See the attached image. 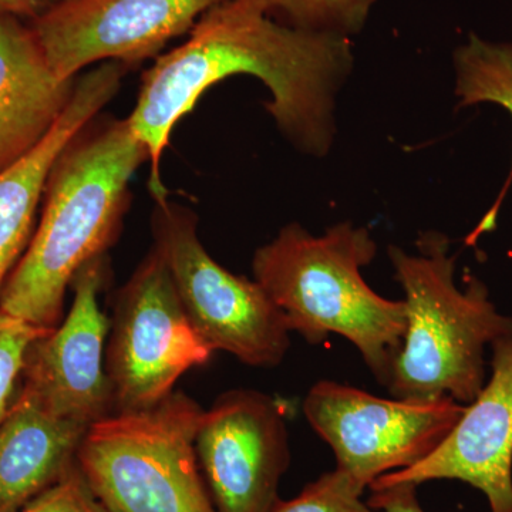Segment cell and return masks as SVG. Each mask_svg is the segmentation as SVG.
<instances>
[{"label":"cell","instance_id":"obj_16","mask_svg":"<svg viewBox=\"0 0 512 512\" xmlns=\"http://www.w3.org/2000/svg\"><path fill=\"white\" fill-rule=\"evenodd\" d=\"M454 64L456 94L460 107L481 103L498 104L512 117V42H488L471 35L463 46L458 47ZM511 184L512 167L500 197L471 238L476 239L478 235L494 227L501 202L504 201Z\"/></svg>","mask_w":512,"mask_h":512},{"label":"cell","instance_id":"obj_13","mask_svg":"<svg viewBox=\"0 0 512 512\" xmlns=\"http://www.w3.org/2000/svg\"><path fill=\"white\" fill-rule=\"evenodd\" d=\"M127 70V64L111 60L77 77L72 99L45 140L0 173V293L29 247L53 164L72 138L116 96Z\"/></svg>","mask_w":512,"mask_h":512},{"label":"cell","instance_id":"obj_22","mask_svg":"<svg viewBox=\"0 0 512 512\" xmlns=\"http://www.w3.org/2000/svg\"><path fill=\"white\" fill-rule=\"evenodd\" d=\"M60 0H0V10L19 16L26 22H32L45 15Z\"/></svg>","mask_w":512,"mask_h":512},{"label":"cell","instance_id":"obj_5","mask_svg":"<svg viewBox=\"0 0 512 512\" xmlns=\"http://www.w3.org/2000/svg\"><path fill=\"white\" fill-rule=\"evenodd\" d=\"M202 410L184 393L96 421L76 464L107 512H217L195 450Z\"/></svg>","mask_w":512,"mask_h":512},{"label":"cell","instance_id":"obj_6","mask_svg":"<svg viewBox=\"0 0 512 512\" xmlns=\"http://www.w3.org/2000/svg\"><path fill=\"white\" fill-rule=\"evenodd\" d=\"M154 201L153 248L198 333L214 352H227L245 365L278 366L291 345L278 306L255 279L232 274L208 254L194 212L168 197Z\"/></svg>","mask_w":512,"mask_h":512},{"label":"cell","instance_id":"obj_19","mask_svg":"<svg viewBox=\"0 0 512 512\" xmlns=\"http://www.w3.org/2000/svg\"><path fill=\"white\" fill-rule=\"evenodd\" d=\"M50 330L0 312V424L8 413L16 380L25 369L30 346Z\"/></svg>","mask_w":512,"mask_h":512},{"label":"cell","instance_id":"obj_10","mask_svg":"<svg viewBox=\"0 0 512 512\" xmlns=\"http://www.w3.org/2000/svg\"><path fill=\"white\" fill-rule=\"evenodd\" d=\"M286 409L255 390L222 394L202 414L195 450L217 512H268L289 463Z\"/></svg>","mask_w":512,"mask_h":512},{"label":"cell","instance_id":"obj_4","mask_svg":"<svg viewBox=\"0 0 512 512\" xmlns=\"http://www.w3.org/2000/svg\"><path fill=\"white\" fill-rule=\"evenodd\" d=\"M389 255L407 325L384 386L399 400L473 403L485 384V348L512 335V318L498 313L478 279L458 288L456 256L444 235L427 232L417 239V254L392 247Z\"/></svg>","mask_w":512,"mask_h":512},{"label":"cell","instance_id":"obj_12","mask_svg":"<svg viewBox=\"0 0 512 512\" xmlns=\"http://www.w3.org/2000/svg\"><path fill=\"white\" fill-rule=\"evenodd\" d=\"M491 349L493 375L443 443L416 466L377 478L370 487L458 480L480 490L491 512H512V335L495 340Z\"/></svg>","mask_w":512,"mask_h":512},{"label":"cell","instance_id":"obj_9","mask_svg":"<svg viewBox=\"0 0 512 512\" xmlns=\"http://www.w3.org/2000/svg\"><path fill=\"white\" fill-rule=\"evenodd\" d=\"M227 0H60L30 26L53 72L74 80L96 63H141Z\"/></svg>","mask_w":512,"mask_h":512},{"label":"cell","instance_id":"obj_11","mask_svg":"<svg viewBox=\"0 0 512 512\" xmlns=\"http://www.w3.org/2000/svg\"><path fill=\"white\" fill-rule=\"evenodd\" d=\"M106 278V255L93 259L74 276L69 315L30 346L26 386L67 419L92 427L113 413L106 370L109 322L99 295Z\"/></svg>","mask_w":512,"mask_h":512},{"label":"cell","instance_id":"obj_20","mask_svg":"<svg viewBox=\"0 0 512 512\" xmlns=\"http://www.w3.org/2000/svg\"><path fill=\"white\" fill-rule=\"evenodd\" d=\"M19 512H107L90 490L77 464Z\"/></svg>","mask_w":512,"mask_h":512},{"label":"cell","instance_id":"obj_21","mask_svg":"<svg viewBox=\"0 0 512 512\" xmlns=\"http://www.w3.org/2000/svg\"><path fill=\"white\" fill-rule=\"evenodd\" d=\"M372 494L366 501L377 512H426L417 500V485L400 483L370 487Z\"/></svg>","mask_w":512,"mask_h":512},{"label":"cell","instance_id":"obj_14","mask_svg":"<svg viewBox=\"0 0 512 512\" xmlns=\"http://www.w3.org/2000/svg\"><path fill=\"white\" fill-rule=\"evenodd\" d=\"M76 79H59L30 23L0 10V173L45 140Z\"/></svg>","mask_w":512,"mask_h":512},{"label":"cell","instance_id":"obj_2","mask_svg":"<svg viewBox=\"0 0 512 512\" xmlns=\"http://www.w3.org/2000/svg\"><path fill=\"white\" fill-rule=\"evenodd\" d=\"M146 161L127 119H93L72 138L47 178L42 218L0 293V312L40 329L59 325L74 276L117 238L128 184Z\"/></svg>","mask_w":512,"mask_h":512},{"label":"cell","instance_id":"obj_7","mask_svg":"<svg viewBox=\"0 0 512 512\" xmlns=\"http://www.w3.org/2000/svg\"><path fill=\"white\" fill-rule=\"evenodd\" d=\"M212 353L185 312L164 259L151 249L114 305L106 349L113 413L163 402L178 379L207 365Z\"/></svg>","mask_w":512,"mask_h":512},{"label":"cell","instance_id":"obj_17","mask_svg":"<svg viewBox=\"0 0 512 512\" xmlns=\"http://www.w3.org/2000/svg\"><path fill=\"white\" fill-rule=\"evenodd\" d=\"M271 16L278 12L295 23L296 28L356 32L365 25L376 0H254Z\"/></svg>","mask_w":512,"mask_h":512},{"label":"cell","instance_id":"obj_18","mask_svg":"<svg viewBox=\"0 0 512 512\" xmlns=\"http://www.w3.org/2000/svg\"><path fill=\"white\" fill-rule=\"evenodd\" d=\"M365 488L336 468L306 485L292 500H278L268 512H377L362 500Z\"/></svg>","mask_w":512,"mask_h":512},{"label":"cell","instance_id":"obj_15","mask_svg":"<svg viewBox=\"0 0 512 512\" xmlns=\"http://www.w3.org/2000/svg\"><path fill=\"white\" fill-rule=\"evenodd\" d=\"M89 429L25 384L0 424V512H19L56 484L76 464Z\"/></svg>","mask_w":512,"mask_h":512},{"label":"cell","instance_id":"obj_3","mask_svg":"<svg viewBox=\"0 0 512 512\" xmlns=\"http://www.w3.org/2000/svg\"><path fill=\"white\" fill-rule=\"evenodd\" d=\"M376 254L367 228L343 222L315 237L291 224L255 252L252 271L291 332L312 345L343 336L384 384L407 320L403 301L383 298L363 279L360 271Z\"/></svg>","mask_w":512,"mask_h":512},{"label":"cell","instance_id":"obj_1","mask_svg":"<svg viewBox=\"0 0 512 512\" xmlns=\"http://www.w3.org/2000/svg\"><path fill=\"white\" fill-rule=\"evenodd\" d=\"M352 62V45L343 33L289 28L254 0H227L208 10L187 42L144 73L127 119L148 150L154 200L168 197L160 164L171 133L211 86L235 74L261 80L279 128L296 146L322 154L332 141L336 87Z\"/></svg>","mask_w":512,"mask_h":512},{"label":"cell","instance_id":"obj_8","mask_svg":"<svg viewBox=\"0 0 512 512\" xmlns=\"http://www.w3.org/2000/svg\"><path fill=\"white\" fill-rule=\"evenodd\" d=\"M466 404L380 399L336 382L316 383L303 413L335 453L339 470L363 488L429 457L463 416Z\"/></svg>","mask_w":512,"mask_h":512}]
</instances>
